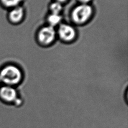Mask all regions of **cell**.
Listing matches in <instances>:
<instances>
[{
    "instance_id": "cell-1",
    "label": "cell",
    "mask_w": 128,
    "mask_h": 128,
    "mask_svg": "<svg viewBox=\"0 0 128 128\" xmlns=\"http://www.w3.org/2000/svg\"><path fill=\"white\" fill-rule=\"evenodd\" d=\"M22 74L18 68L14 66H8L0 72L1 82L6 86H14L21 81Z\"/></svg>"
},
{
    "instance_id": "cell-2",
    "label": "cell",
    "mask_w": 128,
    "mask_h": 128,
    "mask_svg": "<svg viewBox=\"0 0 128 128\" xmlns=\"http://www.w3.org/2000/svg\"><path fill=\"white\" fill-rule=\"evenodd\" d=\"M92 14V9L90 6L88 4H82L74 10L72 18L76 23L82 24L88 20Z\"/></svg>"
},
{
    "instance_id": "cell-3",
    "label": "cell",
    "mask_w": 128,
    "mask_h": 128,
    "mask_svg": "<svg viewBox=\"0 0 128 128\" xmlns=\"http://www.w3.org/2000/svg\"><path fill=\"white\" fill-rule=\"evenodd\" d=\"M18 92L13 87L4 86L0 88V100L8 104H14L18 99Z\"/></svg>"
},
{
    "instance_id": "cell-4",
    "label": "cell",
    "mask_w": 128,
    "mask_h": 128,
    "mask_svg": "<svg viewBox=\"0 0 128 128\" xmlns=\"http://www.w3.org/2000/svg\"><path fill=\"white\" fill-rule=\"evenodd\" d=\"M39 41L43 44H49L55 39L56 31L53 26L44 27L40 30L38 34Z\"/></svg>"
},
{
    "instance_id": "cell-5",
    "label": "cell",
    "mask_w": 128,
    "mask_h": 128,
    "mask_svg": "<svg viewBox=\"0 0 128 128\" xmlns=\"http://www.w3.org/2000/svg\"><path fill=\"white\" fill-rule=\"evenodd\" d=\"M60 37L64 41L72 40L76 37V32L74 28L68 24H62L58 29Z\"/></svg>"
},
{
    "instance_id": "cell-6",
    "label": "cell",
    "mask_w": 128,
    "mask_h": 128,
    "mask_svg": "<svg viewBox=\"0 0 128 128\" xmlns=\"http://www.w3.org/2000/svg\"><path fill=\"white\" fill-rule=\"evenodd\" d=\"M24 14V10L22 7L14 8L10 13L9 18L10 20L14 23L20 22L23 18Z\"/></svg>"
},
{
    "instance_id": "cell-7",
    "label": "cell",
    "mask_w": 128,
    "mask_h": 128,
    "mask_svg": "<svg viewBox=\"0 0 128 128\" xmlns=\"http://www.w3.org/2000/svg\"><path fill=\"white\" fill-rule=\"evenodd\" d=\"M62 20V16L59 14H52L48 18V22L50 26H53L58 24Z\"/></svg>"
},
{
    "instance_id": "cell-8",
    "label": "cell",
    "mask_w": 128,
    "mask_h": 128,
    "mask_svg": "<svg viewBox=\"0 0 128 128\" xmlns=\"http://www.w3.org/2000/svg\"><path fill=\"white\" fill-rule=\"evenodd\" d=\"M22 0H1L2 4L6 7L16 8Z\"/></svg>"
},
{
    "instance_id": "cell-9",
    "label": "cell",
    "mask_w": 128,
    "mask_h": 128,
    "mask_svg": "<svg viewBox=\"0 0 128 128\" xmlns=\"http://www.w3.org/2000/svg\"><path fill=\"white\" fill-rule=\"evenodd\" d=\"M62 7L61 4L59 2H55L52 3L50 6V10L54 14H59L62 10Z\"/></svg>"
},
{
    "instance_id": "cell-10",
    "label": "cell",
    "mask_w": 128,
    "mask_h": 128,
    "mask_svg": "<svg viewBox=\"0 0 128 128\" xmlns=\"http://www.w3.org/2000/svg\"><path fill=\"white\" fill-rule=\"evenodd\" d=\"M82 4H87L88 2H89L91 0H79Z\"/></svg>"
},
{
    "instance_id": "cell-11",
    "label": "cell",
    "mask_w": 128,
    "mask_h": 128,
    "mask_svg": "<svg viewBox=\"0 0 128 128\" xmlns=\"http://www.w3.org/2000/svg\"><path fill=\"white\" fill-rule=\"evenodd\" d=\"M57 1H58V2H65V1H66V0H56Z\"/></svg>"
},
{
    "instance_id": "cell-12",
    "label": "cell",
    "mask_w": 128,
    "mask_h": 128,
    "mask_svg": "<svg viewBox=\"0 0 128 128\" xmlns=\"http://www.w3.org/2000/svg\"><path fill=\"white\" fill-rule=\"evenodd\" d=\"M0 83H2V82H1V81H0Z\"/></svg>"
}]
</instances>
